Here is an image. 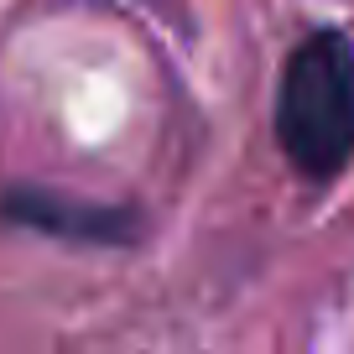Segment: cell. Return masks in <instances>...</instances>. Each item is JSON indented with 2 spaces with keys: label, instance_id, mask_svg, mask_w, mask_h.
<instances>
[{
  "label": "cell",
  "instance_id": "obj_2",
  "mask_svg": "<svg viewBox=\"0 0 354 354\" xmlns=\"http://www.w3.org/2000/svg\"><path fill=\"white\" fill-rule=\"evenodd\" d=\"M0 224L47 234V240H68V245H131L141 234V214L125 209V203L73 198V193H57V188H37V183L0 188Z\"/></svg>",
  "mask_w": 354,
  "mask_h": 354
},
{
  "label": "cell",
  "instance_id": "obj_1",
  "mask_svg": "<svg viewBox=\"0 0 354 354\" xmlns=\"http://www.w3.org/2000/svg\"><path fill=\"white\" fill-rule=\"evenodd\" d=\"M271 125L308 188L339 183L354 167V37L344 26H313L292 42Z\"/></svg>",
  "mask_w": 354,
  "mask_h": 354
}]
</instances>
